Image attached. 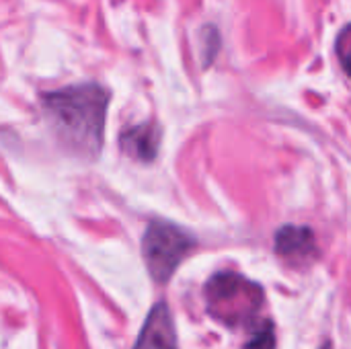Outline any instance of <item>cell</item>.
I'll return each mask as SVG.
<instances>
[{"instance_id": "cell-1", "label": "cell", "mask_w": 351, "mask_h": 349, "mask_svg": "<svg viewBox=\"0 0 351 349\" xmlns=\"http://www.w3.org/2000/svg\"><path fill=\"white\" fill-rule=\"evenodd\" d=\"M43 113L60 142L72 152L93 158L103 146L109 91L97 82H82L41 95Z\"/></svg>"}, {"instance_id": "cell-2", "label": "cell", "mask_w": 351, "mask_h": 349, "mask_svg": "<svg viewBox=\"0 0 351 349\" xmlns=\"http://www.w3.org/2000/svg\"><path fill=\"white\" fill-rule=\"evenodd\" d=\"M206 302L210 315H214L218 321L226 325H243L261 309L263 290L243 276L224 272L208 282Z\"/></svg>"}, {"instance_id": "cell-3", "label": "cell", "mask_w": 351, "mask_h": 349, "mask_svg": "<svg viewBox=\"0 0 351 349\" xmlns=\"http://www.w3.org/2000/svg\"><path fill=\"white\" fill-rule=\"evenodd\" d=\"M193 247L195 239L183 228L165 220L150 222L142 241V253L150 278L156 284H167Z\"/></svg>"}, {"instance_id": "cell-4", "label": "cell", "mask_w": 351, "mask_h": 349, "mask_svg": "<svg viewBox=\"0 0 351 349\" xmlns=\"http://www.w3.org/2000/svg\"><path fill=\"white\" fill-rule=\"evenodd\" d=\"M134 349H179L173 317L165 302L152 306Z\"/></svg>"}, {"instance_id": "cell-5", "label": "cell", "mask_w": 351, "mask_h": 349, "mask_svg": "<svg viewBox=\"0 0 351 349\" xmlns=\"http://www.w3.org/2000/svg\"><path fill=\"white\" fill-rule=\"evenodd\" d=\"M119 146L128 156H132L136 160H142V163H150L158 154L160 128L156 123H152V121L134 125V128L125 130L119 136Z\"/></svg>"}, {"instance_id": "cell-6", "label": "cell", "mask_w": 351, "mask_h": 349, "mask_svg": "<svg viewBox=\"0 0 351 349\" xmlns=\"http://www.w3.org/2000/svg\"><path fill=\"white\" fill-rule=\"evenodd\" d=\"M315 234L306 226H284L276 234V251L286 259H304L315 253Z\"/></svg>"}, {"instance_id": "cell-7", "label": "cell", "mask_w": 351, "mask_h": 349, "mask_svg": "<svg viewBox=\"0 0 351 349\" xmlns=\"http://www.w3.org/2000/svg\"><path fill=\"white\" fill-rule=\"evenodd\" d=\"M245 349H276V333L269 321H263L255 331L253 337L247 341Z\"/></svg>"}, {"instance_id": "cell-8", "label": "cell", "mask_w": 351, "mask_h": 349, "mask_svg": "<svg viewBox=\"0 0 351 349\" xmlns=\"http://www.w3.org/2000/svg\"><path fill=\"white\" fill-rule=\"evenodd\" d=\"M350 25H346L343 29H341V33H339V37H337V43H335V49H337V53H339V62H341V68L348 72V62H350V47H351V41H350Z\"/></svg>"}, {"instance_id": "cell-9", "label": "cell", "mask_w": 351, "mask_h": 349, "mask_svg": "<svg viewBox=\"0 0 351 349\" xmlns=\"http://www.w3.org/2000/svg\"><path fill=\"white\" fill-rule=\"evenodd\" d=\"M323 349H331V348H329V344H327V346H325V348H323Z\"/></svg>"}]
</instances>
